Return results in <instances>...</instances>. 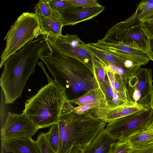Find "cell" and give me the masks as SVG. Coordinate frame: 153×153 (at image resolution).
<instances>
[{
	"label": "cell",
	"mask_w": 153,
	"mask_h": 153,
	"mask_svg": "<svg viewBox=\"0 0 153 153\" xmlns=\"http://www.w3.org/2000/svg\"><path fill=\"white\" fill-rule=\"evenodd\" d=\"M47 41V45L41 53L39 59L46 65L67 100L71 92L85 94L100 87L94 72L89 67Z\"/></svg>",
	"instance_id": "obj_1"
},
{
	"label": "cell",
	"mask_w": 153,
	"mask_h": 153,
	"mask_svg": "<svg viewBox=\"0 0 153 153\" xmlns=\"http://www.w3.org/2000/svg\"><path fill=\"white\" fill-rule=\"evenodd\" d=\"M47 45L45 37L41 35L5 60L0 84L6 104H12L21 97L27 80L35 71L40 53Z\"/></svg>",
	"instance_id": "obj_2"
},
{
	"label": "cell",
	"mask_w": 153,
	"mask_h": 153,
	"mask_svg": "<svg viewBox=\"0 0 153 153\" xmlns=\"http://www.w3.org/2000/svg\"><path fill=\"white\" fill-rule=\"evenodd\" d=\"M73 107L67 100L59 117L57 123L59 137L58 153H67L75 146L85 150L106 125L89 110L77 113L74 111Z\"/></svg>",
	"instance_id": "obj_3"
},
{
	"label": "cell",
	"mask_w": 153,
	"mask_h": 153,
	"mask_svg": "<svg viewBox=\"0 0 153 153\" xmlns=\"http://www.w3.org/2000/svg\"><path fill=\"white\" fill-rule=\"evenodd\" d=\"M44 72L47 75L48 83L26 101L22 111L39 129L57 123L67 101L62 89L49 78L45 70Z\"/></svg>",
	"instance_id": "obj_4"
},
{
	"label": "cell",
	"mask_w": 153,
	"mask_h": 153,
	"mask_svg": "<svg viewBox=\"0 0 153 153\" xmlns=\"http://www.w3.org/2000/svg\"><path fill=\"white\" fill-rule=\"evenodd\" d=\"M42 34L43 33L37 15L33 12L23 13L11 25L4 38L6 44L1 56L0 68L9 56Z\"/></svg>",
	"instance_id": "obj_5"
},
{
	"label": "cell",
	"mask_w": 153,
	"mask_h": 153,
	"mask_svg": "<svg viewBox=\"0 0 153 153\" xmlns=\"http://www.w3.org/2000/svg\"><path fill=\"white\" fill-rule=\"evenodd\" d=\"M153 121V110L144 108L108 123L105 129L119 141L127 140L131 136L148 128Z\"/></svg>",
	"instance_id": "obj_6"
},
{
	"label": "cell",
	"mask_w": 153,
	"mask_h": 153,
	"mask_svg": "<svg viewBox=\"0 0 153 153\" xmlns=\"http://www.w3.org/2000/svg\"><path fill=\"white\" fill-rule=\"evenodd\" d=\"M151 35L144 23L125 29L112 26L102 39L109 43H121L143 50L148 54L149 40Z\"/></svg>",
	"instance_id": "obj_7"
},
{
	"label": "cell",
	"mask_w": 153,
	"mask_h": 153,
	"mask_svg": "<svg viewBox=\"0 0 153 153\" xmlns=\"http://www.w3.org/2000/svg\"><path fill=\"white\" fill-rule=\"evenodd\" d=\"M152 72L150 68H134L127 78L129 91L134 103L143 108L151 107L153 91Z\"/></svg>",
	"instance_id": "obj_8"
},
{
	"label": "cell",
	"mask_w": 153,
	"mask_h": 153,
	"mask_svg": "<svg viewBox=\"0 0 153 153\" xmlns=\"http://www.w3.org/2000/svg\"><path fill=\"white\" fill-rule=\"evenodd\" d=\"M92 43L96 47L121 60L124 65L125 63L130 62L135 67L141 66L147 64L151 60L146 51L121 43H109L101 39L97 42Z\"/></svg>",
	"instance_id": "obj_9"
},
{
	"label": "cell",
	"mask_w": 153,
	"mask_h": 153,
	"mask_svg": "<svg viewBox=\"0 0 153 153\" xmlns=\"http://www.w3.org/2000/svg\"><path fill=\"white\" fill-rule=\"evenodd\" d=\"M47 40L64 53L78 58L94 72L92 56L87 50L85 43L76 34H66L54 36L45 35Z\"/></svg>",
	"instance_id": "obj_10"
},
{
	"label": "cell",
	"mask_w": 153,
	"mask_h": 153,
	"mask_svg": "<svg viewBox=\"0 0 153 153\" xmlns=\"http://www.w3.org/2000/svg\"><path fill=\"white\" fill-rule=\"evenodd\" d=\"M39 129L24 113L8 112L5 122L1 128V140L34 135Z\"/></svg>",
	"instance_id": "obj_11"
},
{
	"label": "cell",
	"mask_w": 153,
	"mask_h": 153,
	"mask_svg": "<svg viewBox=\"0 0 153 153\" xmlns=\"http://www.w3.org/2000/svg\"><path fill=\"white\" fill-rule=\"evenodd\" d=\"M105 68L114 93L112 100L107 105L117 106L135 104L129 91L128 77L119 75L107 67Z\"/></svg>",
	"instance_id": "obj_12"
},
{
	"label": "cell",
	"mask_w": 153,
	"mask_h": 153,
	"mask_svg": "<svg viewBox=\"0 0 153 153\" xmlns=\"http://www.w3.org/2000/svg\"><path fill=\"white\" fill-rule=\"evenodd\" d=\"M105 7H83L72 5L59 12L64 26L74 25L91 19L105 10Z\"/></svg>",
	"instance_id": "obj_13"
},
{
	"label": "cell",
	"mask_w": 153,
	"mask_h": 153,
	"mask_svg": "<svg viewBox=\"0 0 153 153\" xmlns=\"http://www.w3.org/2000/svg\"><path fill=\"white\" fill-rule=\"evenodd\" d=\"M143 108L139 105H128L117 106L100 105L89 109L93 115L106 123L117 119L129 115Z\"/></svg>",
	"instance_id": "obj_14"
},
{
	"label": "cell",
	"mask_w": 153,
	"mask_h": 153,
	"mask_svg": "<svg viewBox=\"0 0 153 153\" xmlns=\"http://www.w3.org/2000/svg\"><path fill=\"white\" fill-rule=\"evenodd\" d=\"M1 140V147L6 152L13 153H40L36 141L23 137Z\"/></svg>",
	"instance_id": "obj_15"
},
{
	"label": "cell",
	"mask_w": 153,
	"mask_h": 153,
	"mask_svg": "<svg viewBox=\"0 0 153 153\" xmlns=\"http://www.w3.org/2000/svg\"><path fill=\"white\" fill-rule=\"evenodd\" d=\"M153 11V0H142L131 16L112 26L115 28L125 29L134 26L141 23L143 19Z\"/></svg>",
	"instance_id": "obj_16"
},
{
	"label": "cell",
	"mask_w": 153,
	"mask_h": 153,
	"mask_svg": "<svg viewBox=\"0 0 153 153\" xmlns=\"http://www.w3.org/2000/svg\"><path fill=\"white\" fill-rule=\"evenodd\" d=\"M40 27L43 34L54 36H60L64 26L63 21L59 12L53 11L50 16L46 17L37 15Z\"/></svg>",
	"instance_id": "obj_17"
},
{
	"label": "cell",
	"mask_w": 153,
	"mask_h": 153,
	"mask_svg": "<svg viewBox=\"0 0 153 153\" xmlns=\"http://www.w3.org/2000/svg\"><path fill=\"white\" fill-rule=\"evenodd\" d=\"M118 141L105 128L98 134L84 153H110L112 145Z\"/></svg>",
	"instance_id": "obj_18"
},
{
	"label": "cell",
	"mask_w": 153,
	"mask_h": 153,
	"mask_svg": "<svg viewBox=\"0 0 153 153\" xmlns=\"http://www.w3.org/2000/svg\"><path fill=\"white\" fill-rule=\"evenodd\" d=\"M68 101L78 106L93 104L99 105L106 103L105 94L100 86L89 90L79 97Z\"/></svg>",
	"instance_id": "obj_19"
},
{
	"label": "cell",
	"mask_w": 153,
	"mask_h": 153,
	"mask_svg": "<svg viewBox=\"0 0 153 153\" xmlns=\"http://www.w3.org/2000/svg\"><path fill=\"white\" fill-rule=\"evenodd\" d=\"M134 149H140L153 144V129L149 128L137 133L127 140Z\"/></svg>",
	"instance_id": "obj_20"
},
{
	"label": "cell",
	"mask_w": 153,
	"mask_h": 153,
	"mask_svg": "<svg viewBox=\"0 0 153 153\" xmlns=\"http://www.w3.org/2000/svg\"><path fill=\"white\" fill-rule=\"evenodd\" d=\"M50 146L56 153H58L59 143V133L57 124L51 127L49 131L45 133Z\"/></svg>",
	"instance_id": "obj_21"
},
{
	"label": "cell",
	"mask_w": 153,
	"mask_h": 153,
	"mask_svg": "<svg viewBox=\"0 0 153 153\" xmlns=\"http://www.w3.org/2000/svg\"><path fill=\"white\" fill-rule=\"evenodd\" d=\"M36 142L40 153H56L49 144L45 133L41 132L38 136Z\"/></svg>",
	"instance_id": "obj_22"
},
{
	"label": "cell",
	"mask_w": 153,
	"mask_h": 153,
	"mask_svg": "<svg viewBox=\"0 0 153 153\" xmlns=\"http://www.w3.org/2000/svg\"><path fill=\"white\" fill-rule=\"evenodd\" d=\"M35 13L37 15H41L47 17L51 15L53 12L48 0H39L34 7Z\"/></svg>",
	"instance_id": "obj_23"
},
{
	"label": "cell",
	"mask_w": 153,
	"mask_h": 153,
	"mask_svg": "<svg viewBox=\"0 0 153 153\" xmlns=\"http://www.w3.org/2000/svg\"><path fill=\"white\" fill-rule=\"evenodd\" d=\"M92 56L94 73L100 84L103 81L105 78V67L100 62Z\"/></svg>",
	"instance_id": "obj_24"
},
{
	"label": "cell",
	"mask_w": 153,
	"mask_h": 153,
	"mask_svg": "<svg viewBox=\"0 0 153 153\" xmlns=\"http://www.w3.org/2000/svg\"><path fill=\"white\" fill-rule=\"evenodd\" d=\"M134 149L127 140H118L112 145L110 153H130Z\"/></svg>",
	"instance_id": "obj_25"
},
{
	"label": "cell",
	"mask_w": 153,
	"mask_h": 153,
	"mask_svg": "<svg viewBox=\"0 0 153 153\" xmlns=\"http://www.w3.org/2000/svg\"><path fill=\"white\" fill-rule=\"evenodd\" d=\"M53 11L59 12L72 5L67 0H48Z\"/></svg>",
	"instance_id": "obj_26"
},
{
	"label": "cell",
	"mask_w": 153,
	"mask_h": 153,
	"mask_svg": "<svg viewBox=\"0 0 153 153\" xmlns=\"http://www.w3.org/2000/svg\"><path fill=\"white\" fill-rule=\"evenodd\" d=\"M72 5L83 7L100 6L96 0H67Z\"/></svg>",
	"instance_id": "obj_27"
},
{
	"label": "cell",
	"mask_w": 153,
	"mask_h": 153,
	"mask_svg": "<svg viewBox=\"0 0 153 153\" xmlns=\"http://www.w3.org/2000/svg\"><path fill=\"white\" fill-rule=\"evenodd\" d=\"M98 106L95 104L86 105L81 106H78L77 107H73V111L77 113H82L88 111L91 108Z\"/></svg>",
	"instance_id": "obj_28"
},
{
	"label": "cell",
	"mask_w": 153,
	"mask_h": 153,
	"mask_svg": "<svg viewBox=\"0 0 153 153\" xmlns=\"http://www.w3.org/2000/svg\"><path fill=\"white\" fill-rule=\"evenodd\" d=\"M130 153H153V144L140 149H134Z\"/></svg>",
	"instance_id": "obj_29"
},
{
	"label": "cell",
	"mask_w": 153,
	"mask_h": 153,
	"mask_svg": "<svg viewBox=\"0 0 153 153\" xmlns=\"http://www.w3.org/2000/svg\"><path fill=\"white\" fill-rule=\"evenodd\" d=\"M148 54L150 60L153 62V36L152 35L149 39Z\"/></svg>",
	"instance_id": "obj_30"
},
{
	"label": "cell",
	"mask_w": 153,
	"mask_h": 153,
	"mask_svg": "<svg viewBox=\"0 0 153 153\" xmlns=\"http://www.w3.org/2000/svg\"><path fill=\"white\" fill-rule=\"evenodd\" d=\"M84 150L77 146L72 147L67 153H84Z\"/></svg>",
	"instance_id": "obj_31"
},
{
	"label": "cell",
	"mask_w": 153,
	"mask_h": 153,
	"mask_svg": "<svg viewBox=\"0 0 153 153\" xmlns=\"http://www.w3.org/2000/svg\"><path fill=\"white\" fill-rule=\"evenodd\" d=\"M152 35L153 36V20L143 22Z\"/></svg>",
	"instance_id": "obj_32"
},
{
	"label": "cell",
	"mask_w": 153,
	"mask_h": 153,
	"mask_svg": "<svg viewBox=\"0 0 153 153\" xmlns=\"http://www.w3.org/2000/svg\"><path fill=\"white\" fill-rule=\"evenodd\" d=\"M153 20V11L145 16L142 20L141 22Z\"/></svg>",
	"instance_id": "obj_33"
},
{
	"label": "cell",
	"mask_w": 153,
	"mask_h": 153,
	"mask_svg": "<svg viewBox=\"0 0 153 153\" xmlns=\"http://www.w3.org/2000/svg\"><path fill=\"white\" fill-rule=\"evenodd\" d=\"M151 107L153 110V91L152 97Z\"/></svg>",
	"instance_id": "obj_34"
},
{
	"label": "cell",
	"mask_w": 153,
	"mask_h": 153,
	"mask_svg": "<svg viewBox=\"0 0 153 153\" xmlns=\"http://www.w3.org/2000/svg\"><path fill=\"white\" fill-rule=\"evenodd\" d=\"M149 128L153 129V121Z\"/></svg>",
	"instance_id": "obj_35"
}]
</instances>
